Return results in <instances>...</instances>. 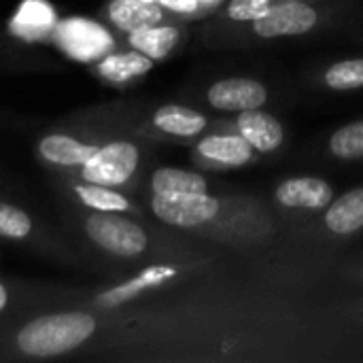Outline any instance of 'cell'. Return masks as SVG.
<instances>
[{
	"label": "cell",
	"mask_w": 363,
	"mask_h": 363,
	"mask_svg": "<svg viewBox=\"0 0 363 363\" xmlns=\"http://www.w3.org/2000/svg\"><path fill=\"white\" fill-rule=\"evenodd\" d=\"M325 83L336 91H351L363 87V57L345 60L330 66V70L325 72Z\"/></svg>",
	"instance_id": "22"
},
{
	"label": "cell",
	"mask_w": 363,
	"mask_h": 363,
	"mask_svg": "<svg viewBox=\"0 0 363 363\" xmlns=\"http://www.w3.org/2000/svg\"><path fill=\"white\" fill-rule=\"evenodd\" d=\"M172 9H191V0H164Z\"/></svg>",
	"instance_id": "25"
},
{
	"label": "cell",
	"mask_w": 363,
	"mask_h": 363,
	"mask_svg": "<svg viewBox=\"0 0 363 363\" xmlns=\"http://www.w3.org/2000/svg\"><path fill=\"white\" fill-rule=\"evenodd\" d=\"M96 332L87 313H57L30 321L17 334V347L30 357H55L81 347Z\"/></svg>",
	"instance_id": "1"
},
{
	"label": "cell",
	"mask_w": 363,
	"mask_h": 363,
	"mask_svg": "<svg viewBox=\"0 0 363 363\" xmlns=\"http://www.w3.org/2000/svg\"><path fill=\"white\" fill-rule=\"evenodd\" d=\"M238 128L240 136H245V140L262 153L274 151L283 143V125L264 111H242L238 117Z\"/></svg>",
	"instance_id": "9"
},
{
	"label": "cell",
	"mask_w": 363,
	"mask_h": 363,
	"mask_svg": "<svg viewBox=\"0 0 363 363\" xmlns=\"http://www.w3.org/2000/svg\"><path fill=\"white\" fill-rule=\"evenodd\" d=\"M272 6V0H232L228 15L234 21H255Z\"/></svg>",
	"instance_id": "24"
},
{
	"label": "cell",
	"mask_w": 363,
	"mask_h": 363,
	"mask_svg": "<svg viewBox=\"0 0 363 363\" xmlns=\"http://www.w3.org/2000/svg\"><path fill=\"white\" fill-rule=\"evenodd\" d=\"M325 225L334 234H353L363 228V189H353L338 198L325 213Z\"/></svg>",
	"instance_id": "13"
},
{
	"label": "cell",
	"mask_w": 363,
	"mask_h": 363,
	"mask_svg": "<svg viewBox=\"0 0 363 363\" xmlns=\"http://www.w3.org/2000/svg\"><path fill=\"white\" fill-rule=\"evenodd\" d=\"M206 98L211 106L217 111L242 113V111L259 108L268 100V89L264 83L255 79L234 77V79H223L211 85Z\"/></svg>",
	"instance_id": "6"
},
{
	"label": "cell",
	"mask_w": 363,
	"mask_h": 363,
	"mask_svg": "<svg viewBox=\"0 0 363 363\" xmlns=\"http://www.w3.org/2000/svg\"><path fill=\"white\" fill-rule=\"evenodd\" d=\"M6 304H9V294H6L4 285L0 283V311H4V308H6Z\"/></svg>",
	"instance_id": "26"
},
{
	"label": "cell",
	"mask_w": 363,
	"mask_h": 363,
	"mask_svg": "<svg viewBox=\"0 0 363 363\" xmlns=\"http://www.w3.org/2000/svg\"><path fill=\"white\" fill-rule=\"evenodd\" d=\"M174 277H177V268H172V266H151V268L143 270L138 277H134L132 281H128V283H123V285L102 294L98 298V304H102V306L123 304V302L136 298L140 291L157 287V285H162V283H166V281H170Z\"/></svg>",
	"instance_id": "12"
},
{
	"label": "cell",
	"mask_w": 363,
	"mask_h": 363,
	"mask_svg": "<svg viewBox=\"0 0 363 363\" xmlns=\"http://www.w3.org/2000/svg\"><path fill=\"white\" fill-rule=\"evenodd\" d=\"M317 11L304 2H281L270 6L262 17L253 21V28L264 38L298 36L317 26Z\"/></svg>",
	"instance_id": "5"
},
{
	"label": "cell",
	"mask_w": 363,
	"mask_h": 363,
	"mask_svg": "<svg viewBox=\"0 0 363 363\" xmlns=\"http://www.w3.org/2000/svg\"><path fill=\"white\" fill-rule=\"evenodd\" d=\"M30 232H32V219L28 217V213L21 211L19 206L0 202V236L21 240L30 236Z\"/></svg>",
	"instance_id": "23"
},
{
	"label": "cell",
	"mask_w": 363,
	"mask_h": 363,
	"mask_svg": "<svg viewBox=\"0 0 363 363\" xmlns=\"http://www.w3.org/2000/svg\"><path fill=\"white\" fill-rule=\"evenodd\" d=\"M53 23V13L47 4L43 2H26L23 9L19 11L17 19L13 21V28L28 38H38L49 32Z\"/></svg>",
	"instance_id": "20"
},
{
	"label": "cell",
	"mask_w": 363,
	"mask_h": 363,
	"mask_svg": "<svg viewBox=\"0 0 363 363\" xmlns=\"http://www.w3.org/2000/svg\"><path fill=\"white\" fill-rule=\"evenodd\" d=\"M96 149L98 147L85 145L66 134H49L38 143V153L47 162L57 164V166H79L81 168L96 153Z\"/></svg>",
	"instance_id": "11"
},
{
	"label": "cell",
	"mask_w": 363,
	"mask_h": 363,
	"mask_svg": "<svg viewBox=\"0 0 363 363\" xmlns=\"http://www.w3.org/2000/svg\"><path fill=\"white\" fill-rule=\"evenodd\" d=\"M153 123L162 132L172 134V136H196L206 128V117L194 108L168 104L155 111Z\"/></svg>",
	"instance_id": "14"
},
{
	"label": "cell",
	"mask_w": 363,
	"mask_h": 363,
	"mask_svg": "<svg viewBox=\"0 0 363 363\" xmlns=\"http://www.w3.org/2000/svg\"><path fill=\"white\" fill-rule=\"evenodd\" d=\"M151 208L164 223L196 228L217 217L219 202L208 194H155Z\"/></svg>",
	"instance_id": "4"
},
{
	"label": "cell",
	"mask_w": 363,
	"mask_h": 363,
	"mask_svg": "<svg viewBox=\"0 0 363 363\" xmlns=\"http://www.w3.org/2000/svg\"><path fill=\"white\" fill-rule=\"evenodd\" d=\"M330 151L340 160L363 157V121L342 125L330 138Z\"/></svg>",
	"instance_id": "21"
},
{
	"label": "cell",
	"mask_w": 363,
	"mask_h": 363,
	"mask_svg": "<svg viewBox=\"0 0 363 363\" xmlns=\"http://www.w3.org/2000/svg\"><path fill=\"white\" fill-rule=\"evenodd\" d=\"M85 232L100 249L119 257H136L149 245V238L138 223L111 213H96L87 217Z\"/></svg>",
	"instance_id": "2"
},
{
	"label": "cell",
	"mask_w": 363,
	"mask_h": 363,
	"mask_svg": "<svg viewBox=\"0 0 363 363\" xmlns=\"http://www.w3.org/2000/svg\"><path fill=\"white\" fill-rule=\"evenodd\" d=\"M153 194H206V179L181 168H157L151 177Z\"/></svg>",
	"instance_id": "17"
},
{
	"label": "cell",
	"mask_w": 363,
	"mask_h": 363,
	"mask_svg": "<svg viewBox=\"0 0 363 363\" xmlns=\"http://www.w3.org/2000/svg\"><path fill=\"white\" fill-rule=\"evenodd\" d=\"M57 38H60L62 47L77 60L98 57L111 47L108 34L100 26L87 21V19L64 21L57 30Z\"/></svg>",
	"instance_id": "7"
},
{
	"label": "cell",
	"mask_w": 363,
	"mask_h": 363,
	"mask_svg": "<svg viewBox=\"0 0 363 363\" xmlns=\"http://www.w3.org/2000/svg\"><path fill=\"white\" fill-rule=\"evenodd\" d=\"M153 68V60L140 51H128V53H113L106 55L100 64H98V72L115 83H123L130 81L134 77H140L145 72H149Z\"/></svg>",
	"instance_id": "16"
},
{
	"label": "cell",
	"mask_w": 363,
	"mask_h": 363,
	"mask_svg": "<svg viewBox=\"0 0 363 363\" xmlns=\"http://www.w3.org/2000/svg\"><path fill=\"white\" fill-rule=\"evenodd\" d=\"M198 151L213 162L242 166L251 160L253 147L245 140V136H206L200 140Z\"/></svg>",
	"instance_id": "15"
},
{
	"label": "cell",
	"mask_w": 363,
	"mask_h": 363,
	"mask_svg": "<svg viewBox=\"0 0 363 363\" xmlns=\"http://www.w3.org/2000/svg\"><path fill=\"white\" fill-rule=\"evenodd\" d=\"M334 189L328 181L317 177H296L283 181L277 189V200L289 208L319 211L332 202Z\"/></svg>",
	"instance_id": "8"
},
{
	"label": "cell",
	"mask_w": 363,
	"mask_h": 363,
	"mask_svg": "<svg viewBox=\"0 0 363 363\" xmlns=\"http://www.w3.org/2000/svg\"><path fill=\"white\" fill-rule=\"evenodd\" d=\"M130 43L136 51L149 55L151 60L166 57L179 43V30L172 26H151L130 34Z\"/></svg>",
	"instance_id": "18"
},
{
	"label": "cell",
	"mask_w": 363,
	"mask_h": 363,
	"mask_svg": "<svg viewBox=\"0 0 363 363\" xmlns=\"http://www.w3.org/2000/svg\"><path fill=\"white\" fill-rule=\"evenodd\" d=\"M138 149L128 140H115L98 147L96 153L81 166L83 181L106 187L123 185L138 166Z\"/></svg>",
	"instance_id": "3"
},
{
	"label": "cell",
	"mask_w": 363,
	"mask_h": 363,
	"mask_svg": "<svg viewBox=\"0 0 363 363\" xmlns=\"http://www.w3.org/2000/svg\"><path fill=\"white\" fill-rule=\"evenodd\" d=\"M74 191L85 206L100 211V213H115V211L119 213V211L130 208V202L121 194H117L113 187H106V185L85 181V185H77Z\"/></svg>",
	"instance_id": "19"
},
{
	"label": "cell",
	"mask_w": 363,
	"mask_h": 363,
	"mask_svg": "<svg viewBox=\"0 0 363 363\" xmlns=\"http://www.w3.org/2000/svg\"><path fill=\"white\" fill-rule=\"evenodd\" d=\"M108 17L117 28L132 34L136 30L157 26L164 19V11L149 0H113L108 6Z\"/></svg>",
	"instance_id": "10"
}]
</instances>
